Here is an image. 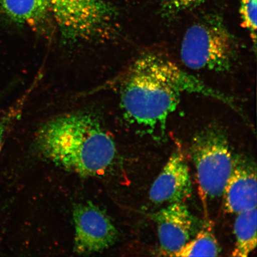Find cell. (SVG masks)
<instances>
[{
    "instance_id": "4fadbf2b",
    "label": "cell",
    "mask_w": 257,
    "mask_h": 257,
    "mask_svg": "<svg viewBox=\"0 0 257 257\" xmlns=\"http://www.w3.org/2000/svg\"><path fill=\"white\" fill-rule=\"evenodd\" d=\"M37 81L38 80H35V82L27 90V91H25L24 94L15 102L14 104L11 105L0 118V152H1L6 137H7L9 132L21 117L29 96L33 91Z\"/></svg>"
},
{
    "instance_id": "2e32d148",
    "label": "cell",
    "mask_w": 257,
    "mask_h": 257,
    "mask_svg": "<svg viewBox=\"0 0 257 257\" xmlns=\"http://www.w3.org/2000/svg\"><path fill=\"white\" fill-rule=\"evenodd\" d=\"M0 96H1V95H0Z\"/></svg>"
},
{
    "instance_id": "ba28073f",
    "label": "cell",
    "mask_w": 257,
    "mask_h": 257,
    "mask_svg": "<svg viewBox=\"0 0 257 257\" xmlns=\"http://www.w3.org/2000/svg\"><path fill=\"white\" fill-rule=\"evenodd\" d=\"M190 173L184 154L173 152L150 190V199L157 204L185 202L191 197Z\"/></svg>"
},
{
    "instance_id": "277c9868",
    "label": "cell",
    "mask_w": 257,
    "mask_h": 257,
    "mask_svg": "<svg viewBox=\"0 0 257 257\" xmlns=\"http://www.w3.org/2000/svg\"><path fill=\"white\" fill-rule=\"evenodd\" d=\"M190 150L202 194L220 197L236 164L224 130L214 124L205 127L193 138Z\"/></svg>"
},
{
    "instance_id": "8fae6325",
    "label": "cell",
    "mask_w": 257,
    "mask_h": 257,
    "mask_svg": "<svg viewBox=\"0 0 257 257\" xmlns=\"http://www.w3.org/2000/svg\"><path fill=\"white\" fill-rule=\"evenodd\" d=\"M256 208L237 214L234 224L236 243L232 256L246 257L256 246Z\"/></svg>"
},
{
    "instance_id": "6da1fadb",
    "label": "cell",
    "mask_w": 257,
    "mask_h": 257,
    "mask_svg": "<svg viewBox=\"0 0 257 257\" xmlns=\"http://www.w3.org/2000/svg\"><path fill=\"white\" fill-rule=\"evenodd\" d=\"M217 99L220 92L205 85L171 61L156 54L138 58L128 69L120 89V105L124 114L138 124L160 128L175 110L182 93Z\"/></svg>"
},
{
    "instance_id": "3957f363",
    "label": "cell",
    "mask_w": 257,
    "mask_h": 257,
    "mask_svg": "<svg viewBox=\"0 0 257 257\" xmlns=\"http://www.w3.org/2000/svg\"><path fill=\"white\" fill-rule=\"evenodd\" d=\"M181 57L185 65L193 70L228 72L236 62L237 47L223 21L210 16L186 31Z\"/></svg>"
},
{
    "instance_id": "9c48e42d",
    "label": "cell",
    "mask_w": 257,
    "mask_h": 257,
    "mask_svg": "<svg viewBox=\"0 0 257 257\" xmlns=\"http://www.w3.org/2000/svg\"><path fill=\"white\" fill-rule=\"evenodd\" d=\"M256 186L255 166L236 163L224 189L225 210L237 214L256 208Z\"/></svg>"
},
{
    "instance_id": "5bb4252c",
    "label": "cell",
    "mask_w": 257,
    "mask_h": 257,
    "mask_svg": "<svg viewBox=\"0 0 257 257\" xmlns=\"http://www.w3.org/2000/svg\"><path fill=\"white\" fill-rule=\"evenodd\" d=\"M257 0H240L239 14L244 28L248 30L253 43L256 40Z\"/></svg>"
},
{
    "instance_id": "7a4b0ae2",
    "label": "cell",
    "mask_w": 257,
    "mask_h": 257,
    "mask_svg": "<svg viewBox=\"0 0 257 257\" xmlns=\"http://www.w3.org/2000/svg\"><path fill=\"white\" fill-rule=\"evenodd\" d=\"M35 144L45 159L82 176L102 174L116 154L113 139L98 118L88 112L48 120L38 131Z\"/></svg>"
},
{
    "instance_id": "5b68a950",
    "label": "cell",
    "mask_w": 257,
    "mask_h": 257,
    "mask_svg": "<svg viewBox=\"0 0 257 257\" xmlns=\"http://www.w3.org/2000/svg\"><path fill=\"white\" fill-rule=\"evenodd\" d=\"M51 13L64 42L81 40L110 34L114 11L102 0H50Z\"/></svg>"
},
{
    "instance_id": "30bf717a",
    "label": "cell",
    "mask_w": 257,
    "mask_h": 257,
    "mask_svg": "<svg viewBox=\"0 0 257 257\" xmlns=\"http://www.w3.org/2000/svg\"><path fill=\"white\" fill-rule=\"evenodd\" d=\"M50 13V0H0V22L38 28Z\"/></svg>"
},
{
    "instance_id": "9a60e30c",
    "label": "cell",
    "mask_w": 257,
    "mask_h": 257,
    "mask_svg": "<svg viewBox=\"0 0 257 257\" xmlns=\"http://www.w3.org/2000/svg\"><path fill=\"white\" fill-rule=\"evenodd\" d=\"M204 0H163V12L168 16L191 9L200 5Z\"/></svg>"
},
{
    "instance_id": "52a82bcc",
    "label": "cell",
    "mask_w": 257,
    "mask_h": 257,
    "mask_svg": "<svg viewBox=\"0 0 257 257\" xmlns=\"http://www.w3.org/2000/svg\"><path fill=\"white\" fill-rule=\"evenodd\" d=\"M160 249L164 254L175 256L194 233V220L184 202H176L153 215Z\"/></svg>"
},
{
    "instance_id": "7c38bea8",
    "label": "cell",
    "mask_w": 257,
    "mask_h": 257,
    "mask_svg": "<svg viewBox=\"0 0 257 257\" xmlns=\"http://www.w3.org/2000/svg\"><path fill=\"white\" fill-rule=\"evenodd\" d=\"M220 252L216 236L210 226H205L194 239L189 241L175 256H217Z\"/></svg>"
},
{
    "instance_id": "8992f818",
    "label": "cell",
    "mask_w": 257,
    "mask_h": 257,
    "mask_svg": "<svg viewBox=\"0 0 257 257\" xmlns=\"http://www.w3.org/2000/svg\"><path fill=\"white\" fill-rule=\"evenodd\" d=\"M73 217L76 253L88 255L103 251L116 242L118 232L110 217L92 202L76 205Z\"/></svg>"
}]
</instances>
